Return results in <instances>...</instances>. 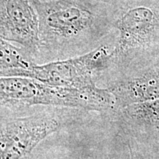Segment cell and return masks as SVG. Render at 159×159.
Wrapping results in <instances>:
<instances>
[{
	"label": "cell",
	"mask_w": 159,
	"mask_h": 159,
	"mask_svg": "<svg viewBox=\"0 0 159 159\" xmlns=\"http://www.w3.org/2000/svg\"><path fill=\"white\" fill-rule=\"evenodd\" d=\"M39 19L43 45L77 56L116 35V9L84 0H32Z\"/></svg>",
	"instance_id": "1"
},
{
	"label": "cell",
	"mask_w": 159,
	"mask_h": 159,
	"mask_svg": "<svg viewBox=\"0 0 159 159\" xmlns=\"http://www.w3.org/2000/svg\"><path fill=\"white\" fill-rule=\"evenodd\" d=\"M116 40L108 79L159 60V0H123L114 11Z\"/></svg>",
	"instance_id": "2"
},
{
	"label": "cell",
	"mask_w": 159,
	"mask_h": 159,
	"mask_svg": "<svg viewBox=\"0 0 159 159\" xmlns=\"http://www.w3.org/2000/svg\"><path fill=\"white\" fill-rule=\"evenodd\" d=\"M0 105L22 108L35 105L99 112L114 111L116 99L107 88L53 86L22 76H0Z\"/></svg>",
	"instance_id": "3"
},
{
	"label": "cell",
	"mask_w": 159,
	"mask_h": 159,
	"mask_svg": "<svg viewBox=\"0 0 159 159\" xmlns=\"http://www.w3.org/2000/svg\"><path fill=\"white\" fill-rule=\"evenodd\" d=\"M116 35L99 47L85 54L28 69L0 71V76L31 77L49 85L82 89L96 85L111 65Z\"/></svg>",
	"instance_id": "4"
},
{
	"label": "cell",
	"mask_w": 159,
	"mask_h": 159,
	"mask_svg": "<svg viewBox=\"0 0 159 159\" xmlns=\"http://www.w3.org/2000/svg\"><path fill=\"white\" fill-rule=\"evenodd\" d=\"M80 111L52 107L27 116H0V159H26L39 143L76 118Z\"/></svg>",
	"instance_id": "5"
},
{
	"label": "cell",
	"mask_w": 159,
	"mask_h": 159,
	"mask_svg": "<svg viewBox=\"0 0 159 159\" xmlns=\"http://www.w3.org/2000/svg\"><path fill=\"white\" fill-rule=\"evenodd\" d=\"M0 36L31 54L42 46L39 16L32 0H0Z\"/></svg>",
	"instance_id": "6"
},
{
	"label": "cell",
	"mask_w": 159,
	"mask_h": 159,
	"mask_svg": "<svg viewBox=\"0 0 159 159\" xmlns=\"http://www.w3.org/2000/svg\"><path fill=\"white\" fill-rule=\"evenodd\" d=\"M108 82L106 88L114 94L116 109L158 99L159 60L116 75Z\"/></svg>",
	"instance_id": "7"
},
{
	"label": "cell",
	"mask_w": 159,
	"mask_h": 159,
	"mask_svg": "<svg viewBox=\"0 0 159 159\" xmlns=\"http://www.w3.org/2000/svg\"><path fill=\"white\" fill-rule=\"evenodd\" d=\"M117 122L131 138L144 146L159 142V98L116 108Z\"/></svg>",
	"instance_id": "8"
},
{
	"label": "cell",
	"mask_w": 159,
	"mask_h": 159,
	"mask_svg": "<svg viewBox=\"0 0 159 159\" xmlns=\"http://www.w3.org/2000/svg\"><path fill=\"white\" fill-rule=\"evenodd\" d=\"M35 65L30 52L0 36V71L28 69Z\"/></svg>",
	"instance_id": "9"
},
{
	"label": "cell",
	"mask_w": 159,
	"mask_h": 159,
	"mask_svg": "<svg viewBox=\"0 0 159 159\" xmlns=\"http://www.w3.org/2000/svg\"><path fill=\"white\" fill-rule=\"evenodd\" d=\"M128 148L130 159H153L148 152V148L131 138L128 140Z\"/></svg>",
	"instance_id": "10"
}]
</instances>
